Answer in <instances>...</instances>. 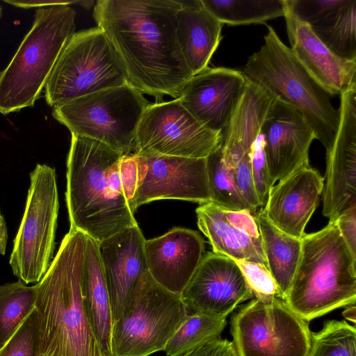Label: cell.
Here are the masks:
<instances>
[{
	"label": "cell",
	"instance_id": "obj_1",
	"mask_svg": "<svg viewBox=\"0 0 356 356\" xmlns=\"http://www.w3.org/2000/svg\"><path fill=\"white\" fill-rule=\"evenodd\" d=\"M179 0H99L93 11L121 59L128 83L156 103L177 99L193 76L177 36Z\"/></svg>",
	"mask_w": 356,
	"mask_h": 356
},
{
	"label": "cell",
	"instance_id": "obj_2",
	"mask_svg": "<svg viewBox=\"0 0 356 356\" xmlns=\"http://www.w3.org/2000/svg\"><path fill=\"white\" fill-rule=\"evenodd\" d=\"M71 134L65 193L70 229L100 242L138 225L120 176L123 154L99 141Z\"/></svg>",
	"mask_w": 356,
	"mask_h": 356
},
{
	"label": "cell",
	"instance_id": "obj_3",
	"mask_svg": "<svg viewBox=\"0 0 356 356\" xmlns=\"http://www.w3.org/2000/svg\"><path fill=\"white\" fill-rule=\"evenodd\" d=\"M88 236L70 229L51 264L36 283L41 356H104L88 321L82 277Z\"/></svg>",
	"mask_w": 356,
	"mask_h": 356
},
{
	"label": "cell",
	"instance_id": "obj_4",
	"mask_svg": "<svg viewBox=\"0 0 356 356\" xmlns=\"http://www.w3.org/2000/svg\"><path fill=\"white\" fill-rule=\"evenodd\" d=\"M301 254L284 300L307 322L336 309L355 304L356 256L335 221L301 238Z\"/></svg>",
	"mask_w": 356,
	"mask_h": 356
},
{
	"label": "cell",
	"instance_id": "obj_5",
	"mask_svg": "<svg viewBox=\"0 0 356 356\" xmlns=\"http://www.w3.org/2000/svg\"><path fill=\"white\" fill-rule=\"evenodd\" d=\"M267 27L264 44L249 57L242 72L272 97L299 111L327 152L337 131L339 110L334 108L330 95L302 67L274 29Z\"/></svg>",
	"mask_w": 356,
	"mask_h": 356
},
{
	"label": "cell",
	"instance_id": "obj_6",
	"mask_svg": "<svg viewBox=\"0 0 356 356\" xmlns=\"http://www.w3.org/2000/svg\"><path fill=\"white\" fill-rule=\"evenodd\" d=\"M75 17L70 5L35 10L29 31L0 72V113L34 106L63 49L75 33Z\"/></svg>",
	"mask_w": 356,
	"mask_h": 356
},
{
	"label": "cell",
	"instance_id": "obj_7",
	"mask_svg": "<svg viewBox=\"0 0 356 356\" xmlns=\"http://www.w3.org/2000/svg\"><path fill=\"white\" fill-rule=\"evenodd\" d=\"M128 83L125 67L99 27L75 32L63 49L44 86L54 107L102 90Z\"/></svg>",
	"mask_w": 356,
	"mask_h": 356
},
{
	"label": "cell",
	"instance_id": "obj_8",
	"mask_svg": "<svg viewBox=\"0 0 356 356\" xmlns=\"http://www.w3.org/2000/svg\"><path fill=\"white\" fill-rule=\"evenodd\" d=\"M149 105L143 94L127 83L55 106L51 114L71 134L127 155L134 151L137 127Z\"/></svg>",
	"mask_w": 356,
	"mask_h": 356
},
{
	"label": "cell",
	"instance_id": "obj_9",
	"mask_svg": "<svg viewBox=\"0 0 356 356\" xmlns=\"http://www.w3.org/2000/svg\"><path fill=\"white\" fill-rule=\"evenodd\" d=\"M188 312L181 296L167 291L146 273L127 310L113 323L111 356H149L163 350Z\"/></svg>",
	"mask_w": 356,
	"mask_h": 356
},
{
	"label": "cell",
	"instance_id": "obj_10",
	"mask_svg": "<svg viewBox=\"0 0 356 356\" xmlns=\"http://www.w3.org/2000/svg\"><path fill=\"white\" fill-rule=\"evenodd\" d=\"M59 200L54 168L38 163L30 172L25 210L9 264L26 284L38 283L54 257Z\"/></svg>",
	"mask_w": 356,
	"mask_h": 356
},
{
	"label": "cell",
	"instance_id": "obj_11",
	"mask_svg": "<svg viewBox=\"0 0 356 356\" xmlns=\"http://www.w3.org/2000/svg\"><path fill=\"white\" fill-rule=\"evenodd\" d=\"M230 325L238 356H307L310 349L308 322L280 298H253L232 315Z\"/></svg>",
	"mask_w": 356,
	"mask_h": 356
},
{
	"label": "cell",
	"instance_id": "obj_12",
	"mask_svg": "<svg viewBox=\"0 0 356 356\" xmlns=\"http://www.w3.org/2000/svg\"><path fill=\"white\" fill-rule=\"evenodd\" d=\"M222 143V134L200 124L179 98L149 104L137 127L134 154L207 158Z\"/></svg>",
	"mask_w": 356,
	"mask_h": 356
},
{
	"label": "cell",
	"instance_id": "obj_13",
	"mask_svg": "<svg viewBox=\"0 0 356 356\" xmlns=\"http://www.w3.org/2000/svg\"><path fill=\"white\" fill-rule=\"evenodd\" d=\"M134 154L138 184L130 204L133 213L141 205L158 200H181L200 204L211 202L206 158Z\"/></svg>",
	"mask_w": 356,
	"mask_h": 356
},
{
	"label": "cell",
	"instance_id": "obj_14",
	"mask_svg": "<svg viewBox=\"0 0 356 356\" xmlns=\"http://www.w3.org/2000/svg\"><path fill=\"white\" fill-rule=\"evenodd\" d=\"M339 122L326 152L323 215L334 220L356 207V83L340 95Z\"/></svg>",
	"mask_w": 356,
	"mask_h": 356
},
{
	"label": "cell",
	"instance_id": "obj_15",
	"mask_svg": "<svg viewBox=\"0 0 356 356\" xmlns=\"http://www.w3.org/2000/svg\"><path fill=\"white\" fill-rule=\"evenodd\" d=\"M181 297L193 313L226 319L254 295L234 260L208 252Z\"/></svg>",
	"mask_w": 356,
	"mask_h": 356
},
{
	"label": "cell",
	"instance_id": "obj_16",
	"mask_svg": "<svg viewBox=\"0 0 356 356\" xmlns=\"http://www.w3.org/2000/svg\"><path fill=\"white\" fill-rule=\"evenodd\" d=\"M260 133L272 186L309 164V149L315 136L301 113L291 105L274 97Z\"/></svg>",
	"mask_w": 356,
	"mask_h": 356
},
{
	"label": "cell",
	"instance_id": "obj_17",
	"mask_svg": "<svg viewBox=\"0 0 356 356\" xmlns=\"http://www.w3.org/2000/svg\"><path fill=\"white\" fill-rule=\"evenodd\" d=\"M247 81L242 72L207 67L192 76L179 99L204 127L222 134L245 92Z\"/></svg>",
	"mask_w": 356,
	"mask_h": 356
},
{
	"label": "cell",
	"instance_id": "obj_18",
	"mask_svg": "<svg viewBox=\"0 0 356 356\" xmlns=\"http://www.w3.org/2000/svg\"><path fill=\"white\" fill-rule=\"evenodd\" d=\"M145 241L138 225H135L98 242L113 323L125 312L139 280L148 272Z\"/></svg>",
	"mask_w": 356,
	"mask_h": 356
},
{
	"label": "cell",
	"instance_id": "obj_19",
	"mask_svg": "<svg viewBox=\"0 0 356 356\" xmlns=\"http://www.w3.org/2000/svg\"><path fill=\"white\" fill-rule=\"evenodd\" d=\"M204 252V241L200 234L184 227H174L145 243L149 274L161 286L179 296L195 273Z\"/></svg>",
	"mask_w": 356,
	"mask_h": 356
},
{
	"label": "cell",
	"instance_id": "obj_20",
	"mask_svg": "<svg viewBox=\"0 0 356 356\" xmlns=\"http://www.w3.org/2000/svg\"><path fill=\"white\" fill-rule=\"evenodd\" d=\"M195 212L198 227L213 252L267 267L261 236L250 211L227 210L209 202L200 204Z\"/></svg>",
	"mask_w": 356,
	"mask_h": 356
},
{
	"label": "cell",
	"instance_id": "obj_21",
	"mask_svg": "<svg viewBox=\"0 0 356 356\" xmlns=\"http://www.w3.org/2000/svg\"><path fill=\"white\" fill-rule=\"evenodd\" d=\"M324 181L309 164L297 168L271 187L264 213L280 230L300 239L318 206Z\"/></svg>",
	"mask_w": 356,
	"mask_h": 356
},
{
	"label": "cell",
	"instance_id": "obj_22",
	"mask_svg": "<svg viewBox=\"0 0 356 356\" xmlns=\"http://www.w3.org/2000/svg\"><path fill=\"white\" fill-rule=\"evenodd\" d=\"M284 17L292 53L330 97L340 95L356 83V60L343 59L331 51L286 3Z\"/></svg>",
	"mask_w": 356,
	"mask_h": 356
},
{
	"label": "cell",
	"instance_id": "obj_23",
	"mask_svg": "<svg viewBox=\"0 0 356 356\" xmlns=\"http://www.w3.org/2000/svg\"><path fill=\"white\" fill-rule=\"evenodd\" d=\"M285 3L331 51L356 60V0H285Z\"/></svg>",
	"mask_w": 356,
	"mask_h": 356
},
{
	"label": "cell",
	"instance_id": "obj_24",
	"mask_svg": "<svg viewBox=\"0 0 356 356\" xmlns=\"http://www.w3.org/2000/svg\"><path fill=\"white\" fill-rule=\"evenodd\" d=\"M176 16L177 36L183 56L193 74L202 72L222 39V24L203 6L201 0H179Z\"/></svg>",
	"mask_w": 356,
	"mask_h": 356
},
{
	"label": "cell",
	"instance_id": "obj_25",
	"mask_svg": "<svg viewBox=\"0 0 356 356\" xmlns=\"http://www.w3.org/2000/svg\"><path fill=\"white\" fill-rule=\"evenodd\" d=\"M85 312L104 356H111L113 317L98 242L88 236L82 277Z\"/></svg>",
	"mask_w": 356,
	"mask_h": 356
},
{
	"label": "cell",
	"instance_id": "obj_26",
	"mask_svg": "<svg viewBox=\"0 0 356 356\" xmlns=\"http://www.w3.org/2000/svg\"><path fill=\"white\" fill-rule=\"evenodd\" d=\"M253 215L261 236L267 268L284 300L300 260L301 238H296L277 228L268 220L261 208Z\"/></svg>",
	"mask_w": 356,
	"mask_h": 356
},
{
	"label": "cell",
	"instance_id": "obj_27",
	"mask_svg": "<svg viewBox=\"0 0 356 356\" xmlns=\"http://www.w3.org/2000/svg\"><path fill=\"white\" fill-rule=\"evenodd\" d=\"M222 24H264L285 13L284 0H201Z\"/></svg>",
	"mask_w": 356,
	"mask_h": 356
},
{
	"label": "cell",
	"instance_id": "obj_28",
	"mask_svg": "<svg viewBox=\"0 0 356 356\" xmlns=\"http://www.w3.org/2000/svg\"><path fill=\"white\" fill-rule=\"evenodd\" d=\"M226 325L225 318L199 313L188 314L163 350L168 356H187L201 346L220 338Z\"/></svg>",
	"mask_w": 356,
	"mask_h": 356
},
{
	"label": "cell",
	"instance_id": "obj_29",
	"mask_svg": "<svg viewBox=\"0 0 356 356\" xmlns=\"http://www.w3.org/2000/svg\"><path fill=\"white\" fill-rule=\"evenodd\" d=\"M36 286L21 280L0 286V348L35 308Z\"/></svg>",
	"mask_w": 356,
	"mask_h": 356
},
{
	"label": "cell",
	"instance_id": "obj_30",
	"mask_svg": "<svg viewBox=\"0 0 356 356\" xmlns=\"http://www.w3.org/2000/svg\"><path fill=\"white\" fill-rule=\"evenodd\" d=\"M206 164L211 202L227 210L252 213L235 186L231 169L223 161L221 145L206 158Z\"/></svg>",
	"mask_w": 356,
	"mask_h": 356
},
{
	"label": "cell",
	"instance_id": "obj_31",
	"mask_svg": "<svg viewBox=\"0 0 356 356\" xmlns=\"http://www.w3.org/2000/svg\"><path fill=\"white\" fill-rule=\"evenodd\" d=\"M307 356H356V329L345 321H326L318 332H312Z\"/></svg>",
	"mask_w": 356,
	"mask_h": 356
},
{
	"label": "cell",
	"instance_id": "obj_32",
	"mask_svg": "<svg viewBox=\"0 0 356 356\" xmlns=\"http://www.w3.org/2000/svg\"><path fill=\"white\" fill-rule=\"evenodd\" d=\"M40 319L35 307L0 348V356H41Z\"/></svg>",
	"mask_w": 356,
	"mask_h": 356
},
{
	"label": "cell",
	"instance_id": "obj_33",
	"mask_svg": "<svg viewBox=\"0 0 356 356\" xmlns=\"http://www.w3.org/2000/svg\"><path fill=\"white\" fill-rule=\"evenodd\" d=\"M235 261L251 289L254 298L262 302H270L275 298H281L278 286L266 266L245 260Z\"/></svg>",
	"mask_w": 356,
	"mask_h": 356
},
{
	"label": "cell",
	"instance_id": "obj_34",
	"mask_svg": "<svg viewBox=\"0 0 356 356\" xmlns=\"http://www.w3.org/2000/svg\"><path fill=\"white\" fill-rule=\"evenodd\" d=\"M251 170L257 195L261 208L266 203L270 189L273 186L264 153V143L260 134L250 151Z\"/></svg>",
	"mask_w": 356,
	"mask_h": 356
},
{
	"label": "cell",
	"instance_id": "obj_35",
	"mask_svg": "<svg viewBox=\"0 0 356 356\" xmlns=\"http://www.w3.org/2000/svg\"><path fill=\"white\" fill-rule=\"evenodd\" d=\"M235 186L254 214L261 208L257 195L251 170L250 152L245 154L231 169Z\"/></svg>",
	"mask_w": 356,
	"mask_h": 356
},
{
	"label": "cell",
	"instance_id": "obj_36",
	"mask_svg": "<svg viewBox=\"0 0 356 356\" xmlns=\"http://www.w3.org/2000/svg\"><path fill=\"white\" fill-rule=\"evenodd\" d=\"M119 172L130 208L138 184V165L134 154L122 155L119 161Z\"/></svg>",
	"mask_w": 356,
	"mask_h": 356
},
{
	"label": "cell",
	"instance_id": "obj_37",
	"mask_svg": "<svg viewBox=\"0 0 356 356\" xmlns=\"http://www.w3.org/2000/svg\"><path fill=\"white\" fill-rule=\"evenodd\" d=\"M334 221L349 249L356 256V207L341 213Z\"/></svg>",
	"mask_w": 356,
	"mask_h": 356
},
{
	"label": "cell",
	"instance_id": "obj_38",
	"mask_svg": "<svg viewBox=\"0 0 356 356\" xmlns=\"http://www.w3.org/2000/svg\"><path fill=\"white\" fill-rule=\"evenodd\" d=\"M187 356H238L232 341L218 338L195 349Z\"/></svg>",
	"mask_w": 356,
	"mask_h": 356
},
{
	"label": "cell",
	"instance_id": "obj_39",
	"mask_svg": "<svg viewBox=\"0 0 356 356\" xmlns=\"http://www.w3.org/2000/svg\"><path fill=\"white\" fill-rule=\"evenodd\" d=\"M5 2L18 8H47L54 6H63V5H70L78 1H47V0H39V1H17V0H10L4 1Z\"/></svg>",
	"mask_w": 356,
	"mask_h": 356
},
{
	"label": "cell",
	"instance_id": "obj_40",
	"mask_svg": "<svg viewBox=\"0 0 356 356\" xmlns=\"http://www.w3.org/2000/svg\"><path fill=\"white\" fill-rule=\"evenodd\" d=\"M8 229L4 216L0 213V255H4L7 246Z\"/></svg>",
	"mask_w": 356,
	"mask_h": 356
},
{
	"label": "cell",
	"instance_id": "obj_41",
	"mask_svg": "<svg viewBox=\"0 0 356 356\" xmlns=\"http://www.w3.org/2000/svg\"><path fill=\"white\" fill-rule=\"evenodd\" d=\"M346 309L343 312V316L348 320L355 323V304L347 305Z\"/></svg>",
	"mask_w": 356,
	"mask_h": 356
},
{
	"label": "cell",
	"instance_id": "obj_42",
	"mask_svg": "<svg viewBox=\"0 0 356 356\" xmlns=\"http://www.w3.org/2000/svg\"><path fill=\"white\" fill-rule=\"evenodd\" d=\"M47 356H60V355L57 353H52Z\"/></svg>",
	"mask_w": 356,
	"mask_h": 356
},
{
	"label": "cell",
	"instance_id": "obj_43",
	"mask_svg": "<svg viewBox=\"0 0 356 356\" xmlns=\"http://www.w3.org/2000/svg\"><path fill=\"white\" fill-rule=\"evenodd\" d=\"M3 15V9L2 7L0 6V19L1 18Z\"/></svg>",
	"mask_w": 356,
	"mask_h": 356
}]
</instances>
